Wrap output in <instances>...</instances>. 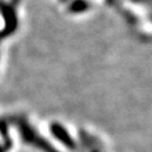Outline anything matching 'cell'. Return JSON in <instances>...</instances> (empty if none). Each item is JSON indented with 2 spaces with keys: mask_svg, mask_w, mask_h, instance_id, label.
Returning a JSON list of instances; mask_svg holds the SVG:
<instances>
[{
  "mask_svg": "<svg viewBox=\"0 0 152 152\" xmlns=\"http://www.w3.org/2000/svg\"><path fill=\"white\" fill-rule=\"evenodd\" d=\"M0 13L3 14L4 18V29L0 31V42H1L4 38L12 36L15 32L18 27V19L14 8L10 4H7L4 1H0Z\"/></svg>",
  "mask_w": 152,
  "mask_h": 152,
  "instance_id": "obj_2",
  "label": "cell"
},
{
  "mask_svg": "<svg viewBox=\"0 0 152 152\" xmlns=\"http://www.w3.org/2000/svg\"><path fill=\"white\" fill-rule=\"evenodd\" d=\"M8 123L15 126L19 132V136L22 137V140L24 143L31 145L36 148L41 150L42 152H60L57 151L53 146H52L45 137L38 134L37 131L32 127V124L24 115H12L8 118Z\"/></svg>",
  "mask_w": 152,
  "mask_h": 152,
  "instance_id": "obj_1",
  "label": "cell"
},
{
  "mask_svg": "<svg viewBox=\"0 0 152 152\" xmlns=\"http://www.w3.org/2000/svg\"><path fill=\"white\" fill-rule=\"evenodd\" d=\"M0 152H5V151H4V148H3V145H0Z\"/></svg>",
  "mask_w": 152,
  "mask_h": 152,
  "instance_id": "obj_6",
  "label": "cell"
},
{
  "mask_svg": "<svg viewBox=\"0 0 152 152\" xmlns=\"http://www.w3.org/2000/svg\"><path fill=\"white\" fill-rule=\"evenodd\" d=\"M50 129H51V133L53 134L55 138L58 140L64 146H66L70 150H76L77 146H76L75 140L70 136V133L67 132V129H66L64 126H61L60 123H57V122H53L50 126Z\"/></svg>",
  "mask_w": 152,
  "mask_h": 152,
  "instance_id": "obj_3",
  "label": "cell"
},
{
  "mask_svg": "<svg viewBox=\"0 0 152 152\" xmlns=\"http://www.w3.org/2000/svg\"><path fill=\"white\" fill-rule=\"evenodd\" d=\"M0 136L3 138V148L7 152L13 147V141L9 133V123L4 118H0Z\"/></svg>",
  "mask_w": 152,
  "mask_h": 152,
  "instance_id": "obj_4",
  "label": "cell"
},
{
  "mask_svg": "<svg viewBox=\"0 0 152 152\" xmlns=\"http://www.w3.org/2000/svg\"><path fill=\"white\" fill-rule=\"evenodd\" d=\"M85 8H86V3L83 1V0H76L70 5V10L74 13H79V12H84Z\"/></svg>",
  "mask_w": 152,
  "mask_h": 152,
  "instance_id": "obj_5",
  "label": "cell"
},
{
  "mask_svg": "<svg viewBox=\"0 0 152 152\" xmlns=\"http://www.w3.org/2000/svg\"><path fill=\"white\" fill-rule=\"evenodd\" d=\"M90 152H99L96 148H91V151H90Z\"/></svg>",
  "mask_w": 152,
  "mask_h": 152,
  "instance_id": "obj_7",
  "label": "cell"
}]
</instances>
